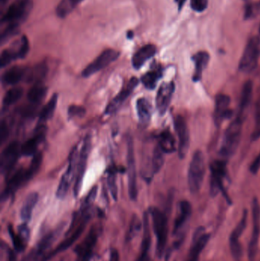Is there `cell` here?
I'll return each instance as SVG.
<instances>
[{"label": "cell", "mask_w": 260, "mask_h": 261, "mask_svg": "<svg viewBox=\"0 0 260 261\" xmlns=\"http://www.w3.org/2000/svg\"><path fill=\"white\" fill-rule=\"evenodd\" d=\"M243 122L244 119L237 116L236 119L230 123L224 132L220 153L225 159L232 156L239 146L242 134Z\"/></svg>", "instance_id": "obj_1"}, {"label": "cell", "mask_w": 260, "mask_h": 261, "mask_svg": "<svg viewBox=\"0 0 260 261\" xmlns=\"http://www.w3.org/2000/svg\"><path fill=\"white\" fill-rule=\"evenodd\" d=\"M32 7V0H18L9 6L2 18V24L19 27L31 13Z\"/></svg>", "instance_id": "obj_2"}, {"label": "cell", "mask_w": 260, "mask_h": 261, "mask_svg": "<svg viewBox=\"0 0 260 261\" xmlns=\"http://www.w3.org/2000/svg\"><path fill=\"white\" fill-rule=\"evenodd\" d=\"M150 213L152 216L153 228L157 237V255L160 258L163 255L167 242V218L164 213L155 207L151 208Z\"/></svg>", "instance_id": "obj_3"}, {"label": "cell", "mask_w": 260, "mask_h": 261, "mask_svg": "<svg viewBox=\"0 0 260 261\" xmlns=\"http://www.w3.org/2000/svg\"><path fill=\"white\" fill-rule=\"evenodd\" d=\"M206 173L205 158L201 150H196L192 156L189 165L188 182L191 193H196L199 191L204 180Z\"/></svg>", "instance_id": "obj_4"}, {"label": "cell", "mask_w": 260, "mask_h": 261, "mask_svg": "<svg viewBox=\"0 0 260 261\" xmlns=\"http://www.w3.org/2000/svg\"><path fill=\"white\" fill-rule=\"evenodd\" d=\"M260 56V38L253 36L249 40L244 49L239 64V70L244 73L253 72L259 63Z\"/></svg>", "instance_id": "obj_5"}, {"label": "cell", "mask_w": 260, "mask_h": 261, "mask_svg": "<svg viewBox=\"0 0 260 261\" xmlns=\"http://www.w3.org/2000/svg\"><path fill=\"white\" fill-rule=\"evenodd\" d=\"M91 137L86 135L84 138L80 152H79V159H78L77 169H76V180H75L74 187H73V194L75 197H77L82 189V182H83L84 175L86 170L87 161L91 150Z\"/></svg>", "instance_id": "obj_6"}, {"label": "cell", "mask_w": 260, "mask_h": 261, "mask_svg": "<svg viewBox=\"0 0 260 261\" xmlns=\"http://www.w3.org/2000/svg\"><path fill=\"white\" fill-rule=\"evenodd\" d=\"M82 212V218H81L80 221H79V224L78 225L77 228L75 229L74 232L72 233L71 236L68 239L63 241L53 251L47 254L42 259V261L50 260V259H51L52 257H54L55 255L59 254V253L66 251L67 248H70L80 238V236L83 233L84 230H85V227H86L87 224H88L89 221H90V218H91L89 210H84V211Z\"/></svg>", "instance_id": "obj_7"}, {"label": "cell", "mask_w": 260, "mask_h": 261, "mask_svg": "<svg viewBox=\"0 0 260 261\" xmlns=\"http://www.w3.org/2000/svg\"><path fill=\"white\" fill-rule=\"evenodd\" d=\"M127 164L128 170V193L131 200L135 201L137 198V173L134 143L131 137L127 140Z\"/></svg>", "instance_id": "obj_8"}, {"label": "cell", "mask_w": 260, "mask_h": 261, "mask_svg": "<svg viewBox=\"0 0 260 261\" xmlns=\"http://www.w3.org/2000/svg\"><path fill=\"white\" fill-rule=\"evenodd\" d=\"M77 156L78 150L77 147H76L72 150L71 153H70L68 167L60 181L56 193V196L58 199H64L68 193L70 184H71L75 172H76V169H77Z\"/></svg>", "instance_id": "obj_9"}, {"label": "cell", "mask_w": 260, "mask_h": 261, "mask_svg": "<svg viewBox=\"0 0 260 261\" xmlns=\"http://www.w3.org/2000/svg\"><path fill=\"white\" fill-rule=\"evenodd\" d=\"M120 53L114 49H107L104 50L96 59L90 63L82 73L83 77H90L92 75L100 71L102 69L109 65L111 63L118 59Z\"/></svg>", "instance_id": "obj_10"}, {"label": "cell", "mask_w": 260, "mask_h": 261, "mask_svg": "<svg viewBox=\"0 0 260 261\" xmlns=\"http://www.w3.org/2000/svg\"><path fill=\"white\" fill-rule=\"evenodd\" d=\"M227 163L224 160L215 161L211 164V194L212 196H216L220 191L224 192L226 199L229 200L228 196L226 195L224 191L223 181L227 173Z\"/></svg>", "instance_id": "obj_11"}, {"label": "cell", "mask_w": 260, "mask_h": 261, "mask_svg": "<svg viewBox=\"0 0 260 261\" xmlns=\"http://www.w3.org/2000/svg\"><path fill=\"white\" fill-rule=\"evenodd\" d=\"M21 146L18 141L10 143L3 150L0 159L1 172L6 176H9L12 169L16 164L17 161L21 154Z\"/></svg>", "instance_id": "obj_12"}, {"label": "cell", "mask_w": 260, "mask_h": 261, "mask_svg": "<svg viewBox=\"0 0 260 261\" xmlns=\"http://www.w3.org/2000/svg\"><path fill=\"white\" fill-rule=\"evenodd\" d=\"M253 213V231L251 239L249 245V258L251 261L255 260L258 250V244L260 236V204L256 198L252 202Z\"/></svg>", "instance_id": "obj_13"}, {"label": "cell", "mask_w": 260, "mask_h": 261, "mask_svg": "<svg viewBox=\"0 0 260 261\" xmlns=\"http://www.w3.org/2000/svg\"><path fill=\"white\" fill-rule=\"evenodd\" d=\"M174 127L178 136L179 156L181 159L187 154L189 147V132L187 123L181 116H176L174 119Z\"/></svg>", "instance_id": "obj_14"}, {"label": "cell", "mask_w": 260, "mask_h": 261, "mask_svg": "<svg viewBox=\"0 0 260 261\" xmlns=\"http://www.w3.org/2000/svg\"><path fill=\"white\" fill-rule=\"evenodd\" d=\"M98 241V229L96 227L91 228L86 238L75 248L74 252L79 261H90L93 250Z\"/></svg>", "instance_id": "obj_15"}, {"label": "cell", "mask_w": 260, "mask_h": 261, "mask_svg": "<svg viewBox=\"0 0 260 261\" xmlns=\"http://www.w3.org/2000/svg\"><path fill=\"white\" fill-rule=\"evenodd\" d=\"M32 179L27 169H19L17 170L9 179L6 184V188L2 193V201L6 200L9 196L13 195L20 187Z\"/></svg>", "instance_id": "obj_16"}, {"label": "cell", "mask_w": 260, "mask_h": 261, "mask_svg": "<svg viewBox=\"0 0 260 261\" xmlns=\"http://www.w3.org/2000/svg\"><path fill=\"white\" fill-rule=\"evenodd\" d=\"M138 84L139 80L137 77L131 78L128 81V84L121 90L119 95L107 106L106 109L105 110V114L111 115L117 112L119 109L120 108L121 106L131 96V93L135 90Z\"/></svg>", "instance_id": "obj_17"}, {"label": "cell", "mask_w": 260, "mask_h": 261, "mask_svg": "<svg viewBox=\"0 0 260 261\" xmlns=\"http://www.w3.org/2000/svg\"><path fill=\"white\" fill-rule=\"evenodd\" d=\"M174 91H175V84L174 82L163 83L159 88L157 98H156V105L160 116H163L167 111L172 100Z\"/></svg>", "instance_id": "obj_18"}, {"label": "cell", "mask_w": 260, "mask_h": 261, "mask_svg": "<svg viewBox=\"0 0 260 261\" xmlns=\"http://www.w3.org/2000/svg\"><path fill=\"white\" fill-rule=\"evenodd\" d=\"M47 132V127L44 124H38L35 128L32 138H29L21 145V154L24 156H34L37 153L39 144L44 141Z\"/></svg>", "instance_id": "obj_19"}, {"label": "cell", "mask_w": 260, "mask_h": 261, "mask_svg": "<svg viewBox=\"0 0 260 261\" xmlns=\"http://www.w3.org/2000/svg\"><path fill=\"white\" fill-rule=\"evenodd\" d=\"M247 222V211H244L242 218L236 228L232 231L230 236V248L232 255L235 260H239L242 256V248L240 244L239 239L245 230Z\"/></svg>", "instance_id": "obj_20"}, {"label": "cell", "mask_w": 260, "mask_h": 261, "mask_svg": "<svg viewBox=\"0 0 260 261\" xmlns=\"http://www.w3.org/2000/svg\"><path fill=\"white\" fill-rule=\"evenodd\" d=\"M230 99L229 96L224 94L217 96L214 113V119L217 126H220L225 119H229L233 114L230 109Z\"/></svg>", "instance_id": "obj_21"}, {"label": "cell", "mask_w": 260, "mask_h": 261, "mask_svg": "<svg viewBox=\"0 0 260 261\" xmlns=\"http://www.w3.org/2000/svg\"><path fill=\"white\" fill-rule=\"evenodd\" d=\"M209 238H210V236L204 232V228H198L195 231L192 247H191L190 251H189L186 261H198L203 249L209 242Z\"/></svg>", "instance_id": "obj_22"}, {"label": "cell", "mask_w": 260, "mask_h": 261, "mask_svg": "<svg viewBox=\"0 0 260 261\" xmlns=\"http://www.w3.org/2000/svg\"><path fill=\"white\" fill-rule=\"evenodd\" d=\"M64 228V225L60 227V228H56L54 231L52 232L49 233L47 236H44L41 242L38 243V246H37L36 249L34 250L32 253L27 255L25 259H24L22 261H31L32 260H36L37 259L39 258L51 246L52 244L53 243L55 240L57 239L59 236L60 233L62 231Z\"/></svg>", "instance_id": "obj_23"}, {"label": "cell", "mask_w": 260, "mask_h": 261, "mask_svg": "<svg viewBox=\"0 0 260 261\" xmlns=\"http://www.w3.org/2000/svg\"><path fill=\"white\" fill-rule=\"evenodd\" d=\"M192 214V206L188 201H182L179 204V214L174 222V234H177L181 231L183 227Z\"/></svg>", "instance_id": "obj_24"}, {"label": "cell", "mask_w": 260, "mask_h": 261, "mask_svg": "<svg viewBox=\"0 0 260 261\" xmlns=\"http://www.w3.org/2000/svg\"><path fill=\"white\" fill-rule=\"evenodd\" d=\"M192 60L195 64V71L192 80L195 83L199 82L203 77V71L210 61V55L206 51H198L192 56Z\"/></svg>", "instance_id": "obj_25"}, {"label": "cell", "mask_w": 260, "mask_h": 261, "mask_svg": "<svg viewBox=\"0 0 260 261\" xmlns=\"http://www.w3.org/2000/svg\"><path fill=\"white\" fill-rule=\"evenodd\" d=\"M157 53V47L154 44H147L139 49L132 58V65L136 70L140 69L148 60Z\"/></svg>", "instance_id": "obj_26"}, {"label": "cell", "mask_w": 260, "mask_h": 261, "mask_svg": "<svg viewBox=\"0 0 260 261\" xmlns=\"http://www.w3.org/2000/svg\"><path fill=\"white\" fill-rule=\"evenodd\" d=\"M27 69L19 66L12 67L3 73L2 82L6 86L15 85L23 79H25Z\"/></svg>", "instance_id": "obj_27"}, {"label": "cell", "mask_w": 260, "mask_h": 261, "mask_svg": "<svg viewBox=\"0 0 260 261\" xmlns=\"http://www.w3.org/2000/svg\"><path fill=\"white\" fill-rule=\"evenodd\" d=\"M136 110L140 124L147 125L152 116V106L146 98H139L136 102Z\"/></svg>", "instance_id": "obj_28"}, {"label": "cell", "mask_w": 260, "mask_h": 261, "mask_svg": "<svg viewBox=\"0 0 260 261\" xmlns=\"http://www.w3.org/2000/svg\"><path fill=\"white\" fill-rule=\"evenodd\" d=\"M143 240H142L141 248H140L141 251H140L139 261H146L148 259L150 247H151V230H150L149 216L148 213H145L143 215Z\"/></svg>", "instance_id": "obj_29"}, {"label": "cell", "mask_w": 260, "mask_h": 261, "mask_svg": "<svg viewBox=\"0 0 260 261\" xmlns=\"http://www.w3.org/2000/svg\"><path fill=\"white\" fill-rule=\"evenodd\" d=\"M252 93H253V84L250 81H247L243 87L241 102H240L238 114V117L241 118L244 120V117H245L246 111H247L250 102H251Z\"/></svg>", "instance_id": "obj_30"}, {"label": "cell", "mask_w": 260, "mask_h": 261, "mask_svg": "<svg viewBox=\"0 0 260 261\" xmlns=\"http://www.w3.org/2000/svg\"><path fill=\"white\" fill-rule=\"evenodd\" d=\"M38 194L35 192L29 193L23 203L22 207L21 208V219L24 222H27L32 219V213H33L34 208L35 205L38 203Z\"/></svg>", "instance_id": "obj_31"}, {"label": "cell", "mask_w": 260, "mask_h": 261, "mask_svg": "<svg viewBox=\"0 0 260 261\" xmlns=\"http://www.w3.org/2000/svg\"><path fill=\"white\" fill-rule=\"evenodd\" d=\"M47 93V88L43 85L42 83L34 84L27 93V100L31 105L38 107L41 101L45 98Z\"/></svg>", "instance_id": "obj_32"}, {"label": "cell", "mask_w": 260, "mask_h": 261, "mask_svg": "<svg viewBox=\"0 0 260 261\" xmlns=\"http://www.w3.org/2000/svg\"><path fill=\"white\" fill-rule=\"evenodd\" d=\"M47 73V67L44 63L37 64L32 68L27 69L26 81L27 82L40 84L42 82Z\"/></svg>", "instance_id": "obj_33"}, {"label": "cell", "mask_w": 260, "mask_h": 261, "mask_svg": "<svg viewBox=\"0 0 260 261\" xmlns=\"http://www.w3.org/2000/svg\"><path fill=\"white\" fill-rule=\"evenodd\" d=\"M163 76V68L160 66L154 67L151 71L148 72L142 76L140 81L148 90H154L159 80Z\"/></svg>", "instance_id": "obj_34"}, {"label": "cell", "mask_w": 260, "mask_h": 261, "mask_svg": "<svg viewBox=\"0 0 260 261\" xmlns=\"http://www.w3.org/2000/svg\"><path fill=\"white\" fill-rule=\"evenodd\" d=\"M158 145L164 153H172L177 150L176 140L169 130H164L158 137Z\"/></svg>", "instance_id": "obj_35"}, {"label": "cell", "mask_w": 260, "mask_h": 261, "mask_svg": "<svg viewBox=\"0 0 260 261\" xmlns=\"http://www.w3.org/2000/svg\"><path fill=\"white\" fill-rule=\"evenodd\" d=\"M57 94H53L49 102L44 106V108L40 113L39 123L38 124H44L53 117L55 110H56V105H57Z\"/></svg>", "instance_id": "obj_36"}, {"label": "cell", "mask_w": 260, "mask_h": 261, "mask_svg": "<svg viewBox=\"0 0 260 261\" xmlns=\"http://www.w3.org/2000/svg\"><path fill=\"white\" fill-rule=\"evenodd\" d=\"M83 0H61L56 6V13L61 18L68 16L78 5L80 4Z\"/></svg>", "instance_id": "obj_37"}, {"label": "cell", "mask_w": 260, "mask_h": 261, "mask_svg": "<svg viewBox=\"0 0 260 261\" xmlns=\"http://www.w3.org/2000/svg\"><path fill=\"white\" fill-rule=\"evenodd\" d=\"M23 89L21 87H15L10 89L3 98V107H9L16 103L23 96Z\"/></svg>", "instance_id": "obj_38"}, {"label": "cell", "mask_w": 260, "mask_h": 261, "mask_svg": "<svg viewBox=\"0 0 260 261\" xmlns=\"http://www.w3.org/2000/svg\"><path fill=\"white\" fill-rule=\"evenodd\" d=\"M164 152L157 145L154 148L152 158V171L154 173H158L164 163Z\"/></svg>", "instance_id": "obj_39"}, {"label": "cell", "mask_w": 260, "mask_h": 261, "mask_svg": "<svg viewBox=\"0 0 260 261\" xmlns=\"http://www.w3.org/2000/svg\"><path fill=\"white\" fill-rule=\"evenodd\" d=\"M116 174H117V167L111 166L108 172V185L111 192V196L114 200L118 199V187L116 184Z\"/></svg>", "instance_id": "obj_40"}, {"label": "cell", "mask_w": 260, "mask_h": 261, "mask_svg": "<svg viewBox=\"0 0 260 261\" xmlns=\"http://www.w3.org/2000/svg\"><path fill=\"white\" fill-rule=\"evenodd\" d=\"M8 231H9V236H10L11 239H12V244H13L14 248L17 252H22L26 248V243L19 234H15L14 231L13 227L9 225L8 226Z\"/></svg>", "instance_id": "obj_41"}, {"label": "cell", "mask_w": 260, "mask_h": 261, "mask_svg": "<svg viewBox=\"0 0 260 261\" xmlns=\"http://www.w3.org/2000/svg\"><path fill=\"white\" fill-rule=\"evenodd\" d=\"M141 226V222H140L138 216L137 215H134L132 216V219H131V223H130L127 239L128 241H131V239H134L138 234L139 231H140Z\"/></svg>", "instance_id": "obj_42"}, {"label": "cell", "mask_w": 260, "mask_h": 261, "mask_svg": "<svg viewBox=\"0 0 260 261\" xmlns=\"http://www.w3.org/2000/svg\"><path fill=\"white\" fill-rule=\"evenodd\" d=\"M42 153H41V152H38V153H36L34 155L30 166H29L28 168H27V171H28L29 175H30L32 179L35 176V174L38 173V170H39L41 163H42Z\"/></svg>", "instance_id": "obj_43"}, {"label": "cell", "mask_w": 260, "mask_h": 261, "mask_svg": "<svg viewBox=\"0 0 260 261\" xmlns=\"http://www.w3.org/2000/svg\"><path fill=\"white\" fill-rule=\"evenodd\" d=\"M260 138V99H258L255 109V127L252 134V139L253 141Z\"/></svg>", "instance_id": "obj_44"}, {"label": "cell", "mask_w": 260, "mask_h": 261, "mask_svg": "<svg viewBox=\"0 0 260 261\" xmlns=\"http://www.w3.org/2000/svg\"><path fill=\"white\" fill-rule=\"evenodd\" d=\"M98 187L96 186L93 187V188L90 190V193L87 195L85 197V200H84L83 203L82 205V208L81 210L84 211V210H90V206L94 202L96 199V196H97Z\"/></svg>", "instance_id": "obj_45"}, {"label": "cell", "mask_w": 260, "mask_h": 261, "mask_svg": "<svg viewBox=\"0 0 260 261\" xmlns=\"http://www.w3.org/2000/svg\"><path fill=\"white\" fill-rule=\"evenodd\" d=\"M85 109L81 106L72 105L69 107L67 114L70 119L82 118L85 115Z\"/></svg>", "instance_id": "obj_46"}, {"label": "cell", "mask_w": 260, "mask_h": 261, "mask_svg": "<svg viewBox=\"0 0 260 261\" xmlns=\"http://www.w3.org/2000/svg\"><path fill=\"white\" fill-rule=\"evenodd\" d=\"M209 2L208 0H191V8L195 12H203L207 9Z\"/></svg>", "instance_id": "obj_47"}, {"label": "cell", "mask_w": 260, "mask_h": 261, "mask_svg": "<svg viewBox=\"0 0 260 261\" xmlns=\"http://www.w3.org/2000/svg\"><path fill=\"white\" fill-rule=\"evenodd\" d=\"M9 136V128L7 123L3 121L0 125V143L4 144Z\"/></svg>", "instance_id": "obj_48"}, {"label": "cell", "mask_w": 260, "mask_h": 261, "mask_svg": "<svg viewBox=\"0 0 260 261\" xmlns=\"http://www.w3.org/2000/svg\"><path fill=\"white\" fill-rule=\"evenodd\" d=\"M18 234L21 236V239L27 243L29 240V237H30V231H29L28 228L25 224L20 225L18 227Z\"/></svg>", "instance_id": "obj_49"}, {"label": "cell", "mask_w": 260, "mask_h": 261, "mask_svg": "<svg viewBox=\"0 0 260 261\" xmlns=\"http://www.w3.org/2000/svg\"><path fill=\"white\" fill-rule=\"evenodd\" d=\"M260 170V153L259 154L256 156V159L253 161L251 165H250V171L253 174H256Z\"/></svg>", "instance_id": "obj_50"}, {"label": "cell", "mask_w": 260, "mask_h": 261, "mask_svg": "<svg viewBox=\"0 0 260 261\" xmlns=\"http://www.w3.org/2000/svg\"><path fill=\"white\" fill-rule=\"evenodd\" d=\"M109 261H119V254L117 250H111V253H110Z\"/></svg>", "instance_id": "obj_51"}, {"label": "cell", "mask_w": 260, "mask_h": 261, "mask_svg": "<svg viewBox=\"0 0 260 261\" xmlns=\"http://www.w3.org/2000/svg\"><path fill=\"white\" fill-rule=\"evenodd\" d=\"M8 256H9L8 261H16V256H15V252L9 248H8Z\"/></svg>", "instance_id": "obj_52"}, {"label": "cell", "mask_w": 260, "mask_h": 261, "mask_svg": "<svg viewBox=\"0 0 260 261\" xmlns=\"http://www.w3.org/2000/svg\"><path fill=\"white\" fill-rule=\"evenodd\" d=\"M186 0H175V3L178 5V10L181 11L183 9V6L186 3Z\"/></svg>", "instance_id": "obj_53"}, {"label": "cell", "mask_w": 260, "mask_h": 261, "mask_svg": "<svg viewBox=\"0 0 260 261\" xmlns=\"http://www.w3.org/2000/svg\"><path fill=\"white\" fill-rule=\"evenodd\" d=\"M133 36H134V32L129 31V32H128V38H129V39H131Z\"/></svg>", "instance_id": "obj_54"}, {"label": "cell", "mask_w": 260, "mask_h": 261, "mask_svg": "<svg viewBox=\"0 0 260 261\" xmlns=\"http://www.w3.org/2000/svg\"><path fill=\"white\" fill-rule=\"evenodd\" d=\"M8 0H0V3H1L2 6H4L6 3H7Z\"/></svg>", "instance_id": "obj_55"}, {"label": "cell", "mask_w": 260, "mask_h": 261, "mask_svg": "<svg viewBox=\"0 0 260 261\" xmlns=\"http://www.w3.org/2000/svg\"><path fill=\"white\" fill-rule=\"evenodd\" d=\"M259 33H260V26H259Z\"/></svg>", "instance_id": "obj_56"}]
</instances>
